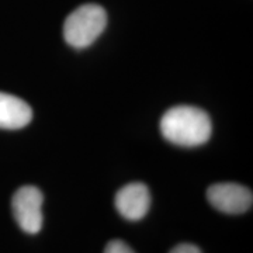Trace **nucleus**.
Returning <instances> with one entry per match:
<instances>
[{
    "instance_id": "6",
    "label": "nucleus",
    "mask_w": 253,
    "mask_h": 253,
    "mask_svg": "<svg viewBox=\"0 0 253 253\" xmlns=\"http://www.w3.org/2000/svg\"><path fill=\"white\" fill-rule=\"evenodd\" d=\"M33 118V110L24 100L0 91V128L18 129Z\"/></svg>"
},
{
    "instance_id": "5",
    "label": "nucleus",
    "mask_w": 253,
    "mask_h": 253,
    "mask_svg": "<svg viewBox=\"0 0 253 253\" xmlns=\"http://www.w3.org/2000/svg\"><path fill=\"white\" fill-rule=\"evenodd\" d=\"M114 206L121 217L128 221H139L148 214L151 207L149 190L144 183H129L118 190Z\"/></svg>"
},
{
    "instance_id": "3",
    "label": "nucleus",
    "mask_w": 253,
    "mask_h": 253,
    "mask_svg": "<svg viewBox=\"0 0 253 253\" xmlns=\"http://www.w3.org/2000/svg\"><path fill=\"white\" fill-rule=\"evenodd\" d=\"M44 196L36 186H23L11 199V211L18 226L26 234H38L42 228Z\"/></svg>"
},
{
    "instance_id": "4",
    "label": "nucleus",
    "mask_w": 253,
    "mask_h": 253,
    "mask_svg": "<svg viewBox=\"0 0 253 253\" xmlns=\"http://www.w3.org/2000/svg\"><path fill=\"white\" fill-rule=\"evenodd\" d=\"M207 199L212 207L225 214H244L252 207L253 194L238 183H217L207 190Z\"/></svg>"
},
{
    "instance_id": "1",
    "label": "nucleus",
    "mask_w": 253,
    "mask_h": 253,
    "mask_svg": "<svg viewBox=\"0 0 253 253\" xmlns=\"http://www.w3.org/2000/svg\"><path fill=\"white\" fill-rule=\"evenodd\" d=\"M161 132L169 142L180 146H199L212 132L211 118L204 110L193 106H176L161 120Z\"/></svg>"
},
{
    "instance_id": "2",
    "label": "nucleus",
    "mask_w": 253,
    "mask_h": 253,
    "mask_svg": "<svg viewBox=\"0 0 253 253\" xmlns=\"http://www.w3.org/2000/svg\"><path fill=\"white\" fill-rule=\"evenodd\" d=\"M106 26V10L99 4H83L65 20L63 37L73 48H86L99 38Z\"/></svg>"
},
{
    "instance_id": "8",
    "label": "nucleus",
    "mask_w": 253,
    "mask_h": 253,
    "mask_svg": "<svg viewBox=\"0 0 253 253\" xmlns=\"http://www.w3.org/2000/svg\"><path fill=\"white\" fill-rule=\"evenodd\" d=\"M170 253H201L199 246L193 244H180L174 246Z\"/></svg>"
},
{
    "instance_id": "7",
    "label": "nucleus",
    "mask_w": 253,
    "mask_h": 253,
    "mask_svg": "<svg viewBox=\"0 0 253 253\" xmlns=\"http://www.w3.org/2000/svg\"><path fill=\"white\" fill-rule=\"evenodd\" d=\"M104 253H135L126 242L123 241H118V239H114V241H110L106 249H104Z\"/></svg>"
}]
</instances>
